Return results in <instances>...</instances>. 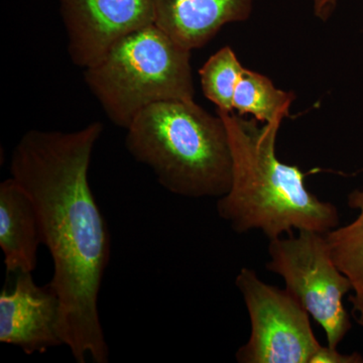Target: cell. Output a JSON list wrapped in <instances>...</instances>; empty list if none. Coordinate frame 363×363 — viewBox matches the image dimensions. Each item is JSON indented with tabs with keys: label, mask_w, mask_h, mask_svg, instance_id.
<instances>
[{
	"label": "cell",
	"mask_w": 363,
	"mask_h": 363,
	"mask_svg": "<svg viewBox=\"0 0 363 363\" xmlns=\"http://www.w3.org/2000/svg\"><path fill=\"white\" fill-rule=\"evenodd\" d=\"M104 133L99 121L75 131H26L11 156V178L37 210L60 302L59 331L77 363L109 362L98 297L111 260V234L91 190L89 167Z\"/></svg>",
	"instance_id": "obj_1"
},
{
	"label": "cell",
	"mask_w": 363,
	"mask_h": 363,
	"mask_svg": "<svg viewBox=\"0 0 363 363\" xmlns=\"http://www.w3.org/2000/svg\"><path fill=\"white\" fill-rule=\"evenodd\" d=\"M133 159L149 167L162 187L191 199L218 198L233 179V152L225 123L194 100L150 105L126 130Z\"/></svg>",
	"instance_id": "obj_3"
},
{
	"label": "cell",
	"mask_w": 363,
	"mask_h": 363,
	"mask_svg": "<svg viewBox=\"0 0 363 363\" xmlns=\"http://www.w3.org/2000/svg\"><path fill=\"white\" fill-rule=\"evenodd\" d=\"M71 61L88 68L130 33L155 23L154 0H59Z\"/></svg>",
	"instance_id": "obj_7"
},
{
	"label": "cell",
	"mask_w": 363,
	"mask_h": 363,
	"mask_svg": "<svg viewBox=\"0 0 363 363\" xmlns=\"http://www.w3.org/2000/svg\"><path fill=\"white\" fill-rule=\"evenodd\" d=\"M191 52L152 23L112 45L85 69L84 80L107 117L128 130L150 105L194 100Z\"/></svg>",
	"instance_id": "obj_4"
},
{
	"label": "cell",
	"mask_w": 363,
	"mask_h": 363,
	"mask_svg": "<svg viewBox=\"0 0 363 363\" xmlns=\"http://www.w3.org/2000/svg\"><path fill=\"white\" fill-rule=\"evenodd\" d=\"M40 245L35 204L11 177L0 184V247L7 274L35 271Z\"/></svg>",
	"instance_id": "obj_10"
},
{
	"label": "cell",
	"mask_w": 363,
	"mask_h": 363,
	"mask_svg": "<svg viewBox=\"0 0 363 363\" xmlns=\"http://www.w3.org/2000/svg\"><path fill=\"white\" fill-rule=\"evenodd\" d=\"M313 13L318 20L327 21L335 11L338 0H312Z\"/></svg>",
	"instance_id": "obj_14"
},
{
	"label": "cell",
	"mask_w": 363,
	"mask_h": 363,
	"mask_svg": "<svg viewBox=\"0 0 363 363\" xmlns=\"http://www.w3.org/2000/svg\"><path fill=\"white\" fill-rule=\"evenodd\" d=\"M252 9L253 0H154L155 23L193 51L228 23L247 21Z\"/></svg>",
	"instance_id": "obj_9"
},
{
	"label": "cell",
	"mask_w": 363,
	"mask_h": 363,
	"mask_svg": "<svg viewBox=\"0 0 363 363\" xmlns=\"http://www.w3.org/2000/svg\"><path fill=\"white\" fill-rule=\"evenodd\" d=\"M250 319V339L236 351L240 363H316L318 342L310 314L288 291L267 285L243 267L235 279Z\"/></svg>",
	"instance_id": "obj_6"
},
{
	"label": "cell",
	"mask_w": 363,
	"mask_h": 363,
	"mask_svg": "<svg viewBox=\"0 0 363 363\" xmlns=\"http://www.w3.org/2000/svg\"><path fill=\"white\" fill-rule=\"evenodd\" d=\"M13 290L0 293V342L26 354L64 345L60 336V302L50 284L38 286L32 272H18Z\"/></svg>",
	"instance_id": "obj_8"
},
{
	"label": "cell",
	"mask_w": 363,
	"mask_h": 363,
	"mask_svg": "<svg viewBox=\"0 0 363 363\" xmlns=\"http://www.w3.org/2000/svg\"><path fill=\"white\" fill-rule=\"evenodd\" d=\"M243 69L230 47L215 52L200 69L203 93L216 105L217 111L234 112V90Z\"/></svg>",
	"instance_id": "obj_13"
},
{
	"label": "cell",
	"mask_w": 363,
	"mask_h": 363,
	"mask_svg": "<svg viewBox=\"0 0 363 363\" xmlns=\"http://www.w3.org/2000/svg\"><path fill=\"white\" fill-rule=\"evenodd\" d=\"M295 99L292 92L278 89L267 76L243 69L233 95V111L252 114L262 123L283 121Z\"/></svg>",
	"instance_id": "obj_12"
},
{
	"label": "cell",
	"mask_w": 363,
	"mask_h": 363,
	"mask_svg": "<svg viewBox=\"0 0 363 363\" xmlns=\"http://www.w3.org/2000/svg\"><path fill=\"white\" fill-rule=\"evenodd\" d=\"M347 205L359 211L357 218L324 235L334 264L352 284L351 314L363 327V189H355L348 194Z\"/></svg>",
	"instance_id": "obj_11"
},
{
	"label": "cell",
	"mask_w": 363,
	"mask_h": 363,
	"mask_svg": "<svg viewBox=\"0 0 363 363\" xmlns=\"http://www.w3.org/2000/svg\"><path fill=\"white\" fill-rule=\"evenodd\" d=\"M217 113L228 131L233 162L230 188L217 199V213L233 231L259 230L272 240L294 230L325 234L339 226L338 208L308 190L298 167L277 157L281 121L259 124L235 112Z\"/></svg>",
	"instance_id": "obj_2"
},
{
	"label": "cell",
	"mask_w": 363,
	"mask_h": 363,
	"mask_svg": "<svg viewBox=\"0 0 363 363\" xmlns=\"http://www.w3.org/2000/svg\"><path fill=\"white\" fill-rule=\"evenodd\" d=\"M297 233L269 240L267 269L283 278L286 290L324 329L329 347L337 348L352 328L343 305L352 284L334 264L324 234Z\"/></svg>",
	"instance_id": "obj_5"
}]
</instances>
